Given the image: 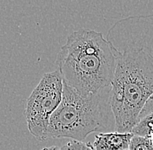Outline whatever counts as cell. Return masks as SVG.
I'll list each match as a JSON object with an SVG mask.
<instances>
[{
  "label": "cell",
  "instance_id": "cell-6",
  "mask_svg": "<svg viewBox=\"0 0 153 150\" xmlns=\"http://www.w3.org/2000/svg\"><path fill=\"white\" fill-rule=\"evenodd\" d=\"M133 135L150 138L153 133V95L143 105L131 130Z\"/></svg>",
  "mask_w": 153,
  "mask_h": 150
},
{
  "label": "cell",
  "instance_id": "cell-1",
  "mask_svg": "<svg viewBox=\"0 0 153 150\" xmlns=\"http://www.w3.org/2000/svg\"><path fill=\"white\" fill-rule=\"evenodd\" d=\"M106 40L115 56L109 97L115 131L131 133L143 105L153 95V14L117 21Z\"/></svg>",
  "mask_w": 153,
  "mask_h": 150
},
{
  "label": "cell",
  "instance_id": "cell-8",
  "mask_svg": "<svg viewBox=\"0 0 153 150\" xmlns=\"http://www.w3.org/2000/svg\"><path fill=\"white\" fill-rule=\"evenodd\" d=\"M60 149L61 150H94L91 142H84L74 140L67 142Z\"/></svg>",
  "mask_w": 153,
  "mask_h": 150
},
{
  "label": "cell",
  "instance_id": "cell-7",
  "mask_svg": "<svg viewBox=\"0 0 153 150\" xmlns=\"http://www.w3.org/2000/svg\"><path fill=\"white\" fill-rule=\"evenodd\" d=\"M129 150H153V145L150 138L133 135L129 144Z\"/></svg>",
  "mask_w": 153,
  "mask_h": 150
},
{
  "label": "cell",
  "instance_id": "cell-2",
  "mask_svg": "<svg viewBox=\"0 0 153 150\" xmlns=\"http://www.w3.org/2000/svg\"><path fill=\"white\" fill-rule=\"evenodd\" d=\"M56 63L64 83L79 94L98 95L111 89L115 56L101 32L82 28L70 34Z\"/></svg>",
  "mask_w": 153,
  "mask_h": 150
},
{
  "label": "cell",
  "instance_id": "cell-10",
  "mask_svg": "<svg viewBox=\"0 0 153 150\" xmlns=\"http://www.w3.org/2000/svg\"><path fill=\"white\" fill-rule=\"evenodd\" d=\"M150 139H151V141H152V143L153 145V133L152 134V135L150 136Z\"/></svg>",
  "mask_w": 153,
  "mask_h": 150
},
{
  "label": "cell",
  "instance_id": "cell-3",
  "mask_svg": "<svg viewBox=\"0 0 153 150\" xmlns=\"http://www.w3.org/2000/svg\"><path fill=\"white\" fill-rule=\"evenodd\" d=\"M106 94L110 91L83 95L64 83L62 101L50 118L45 139L70 138L83 141L90 134L103 128L102 105Z\"/></svg>",
  "mask_w": 153,
  "mask_h": 150
},
{
  "label": "cell",
  "instance_id": "cell-5",
  "mask_svg": "<svg viewBox=\"0 0 153 150\" xmlns=\"http://www.w3.org/2000/svg\"><path fill=\"white\" fill-rule=\"evenodd\" d=\"M132 136V133H100L95 136L92 147L94 150L128 149Z\"/></svg>",
  "mask_w": 153,
  "mask_h": 150
},
{
  "label": "cell",
  "instance_id": "cell-9",
  "mask_svg": "<svg viewBox=\"0 0 153 150\" xmlns=\"http://www.w3.org/2000/svg\"><path fill=\"white\" fill-rule=\"evenodd\" d=\"M42 150H61V149L57 146H51V147H48V148H45Z\"/></svg>",
  "mask_w": 153,
  "mask_h": 150
},
{
  "label": "cell",
  "instance_id": "cell-11",
  "mask_svg": "<svg viewBox=\"0 0 153 150\" xmlns=\"http://www.w3.org/2000/svg\"><path fill=\"white\" fill-rule=\"evenodd\" d=\"M124 150H129V149H124Z\"/></svg>",
  "mask_w": 153,
  "mask_h": 150
},
{
  "label": "cell",
  "instance_id": "cell-4",
  "mask_svg": "<svg viewBox=\"0 0 153 150\" xmlns=\"http://www.w3.org/2000/svg\"><path fill=\"white\" fill-rule=\"evenodd\" d=\"M63 77L57 70L44 74L29 96L25 116L30 133L38 141H45L50 118L62 101Z\"/></svg>",
  "mask_w": 153,
  "mask_h": 150
}]
</instances>
